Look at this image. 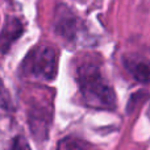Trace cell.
Listing matches in <instances>:
<instances>
[{
    "label": "cell",
    "mask_w": 150,
    "mask_h": 150,
    "mask_svg": "<svg viewBox=\"0 0 150 150\" xmlns=\"http://www.w3.org/2000/svg\"><path fill=\"white\" fill-rule=\"evenodd\" d=\"M76 83L82 100L95 109H115L116 93L112 84L104 76L100 63L87 57L76 67Z\"/></svg>",
    "instance_id": "cell-1"
},
{
    "label": "cell",
    "mask_w": 150,
    "mask_h": 150,
    "mask_svg": "<svg viewBox=\"0 0 150 150\" xmlns=\"http://www.w3.org/2000/svg\"><path fill=\"white\" fill-rule=\"evenodd\" d=\"M58 53L50 45H38L33 47L24 58L20 71L24 76L37 80L50 82L57 76Z\"/></svg>",
    "instance_id": "cell-2"
},
{
    "label": "cell",
    "mask_w": 150,
    "mask_h": 150,
    "mask_svg": "<svg viewBox=\"0 0 150 150\" xmlns=\"http://www.w3.org/2000/svg\"><path fill=\"white\" fill-rule=\"evenodd\" d=\"M54 30L66 41H74L78 33V20L69 7L61 5L57 9L54 21Z\"/></svg>",
    "instance_id": "cell-3"
},
{
    "label": "cell",
    "mask_w": 150,
    "mask_h": 150,
    "mask_svg": "<svg viewBox=\"0 0 150 150\" xmlns=\"http://www.w3.org/2000/svg\"><path fill=\"white\" fill-rule=\"evenodd\" d=\"M24 33V24L17 17H8L0 32V53H7Z\"/></svg>",
    "instance_id": "cell-4"
},
{
    "label": "cell",
    "mask_w": 150,
    "mask_h": 150,
    "mask_svg": "<svg viewBox=\"0 0 150 150\" xmlns=\"http://www.w3.org/2000/svg\"><path fill=\"white\" fill-rule=\"evenodd\" d=\"M130 76L140 83H150V61L140 55H127L122 59Z\"/></svg>",
    "instance_id": "cell-5"
},
{
    "label": "cell",
    "mask_w": 150,
    "mask_h": 150,
    "mask_svg": "<svg viewBox=\"0 0 150 150\" xmlns=\"http://www.w3.org/2000/svg\"><path fill=\"white\" fill-rule=\"evenodd\" d=\"M50 117H52V113H50V108L47 105L33 104V107L29 111V125L32 127L36 134L42 133L45 136L47 133Z\"/></svg>",
    "instance_id": "cell-6"
},
{
    "label": "cell",
    "mask_w": 150,
    "mask_h": 150,
    "mask_svg": "<svg viewBox=\"0 0 150 150\" xmlns=\"http://www.w3.org/2000/svg\"><path fill=\"white\" fill-rule=\"evenodd\" d=\"M90 144L75 136H67L58 142L57 150H88Z\"/></svg>",
    "instance_id": "cell-7"
},
{
    "label": "cell",
    "mask_w": 150,
    "mask_h": 150,
    "mask_svg": "<svg viewBox=\"0 0 150 150\" xmlns=\"http://www.w3.org/2000/svg\"><path fill=\"white\" fill-rule=\"evenodd\" d=\"M0 105H1L3 108H5V109H12L13 108L11 95L8 93V91L5 90L1 79H0Z\"/></svg>",
    "instance_id": "cell-8"
},
{
    "label": "cell",
    "mask_w": 150,
    "mask_h": 150,
    "mask_svg": "<svg viewBox=\"0 0 150 150\" xmlns=\"http://www.w3.org/2000/svg\"><path fill=\"white\" fill-rule=\"evenodd\" d=\"M8 150H32V149H30V146H29L25 137H23V136H16L12 140V142H11Z\"/></svg>",
    "instance_id": "cell-9"
}]
</instances>
